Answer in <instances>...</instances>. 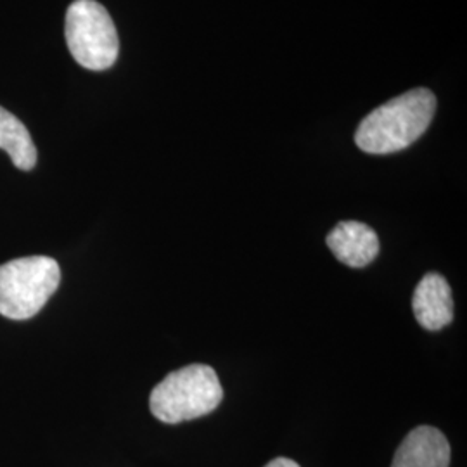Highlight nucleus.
<instances>
[{
    "label": "nucleus",
    "mask_w": 467,
    "mask_h": 467,
    "mask_svg": "<svg viewBox=\"0 0 467 467\" xmlns=\"http://www.w3.org/2000/svg\"><path fill=\"white\" fill-rule=\"evenodd\" d=\"M434 111L436 98L431 90H409L368 113L355 132V144L368 154L407 150L428 130Z\"/></svg>",
    "instance_id": "obj_1"
},
{
    "label": "nucleus",
    "mask_w": 467,
    "mask_h": 467,
    "mask_svg": "<svg viewBox=\"0 0 467 467\" xmlns=\"http://www.w3.org/2000/svg\"><path fill=\"white\" fill-rule=\"evenodd\" d=\"M222 399L223 389L215 368L192 364L170 372L161 383L154 386L150 409L158 420L179 424L212 414Z\"/></svg>",
    "instance_id": "obj_2"
},
{
    "label": "nucleus",
    "mask_w": 467,
    "mask_h": 467,
    "mask_svg": "<svg viewBox=\"0 0 467 467\" xmlns=\"http://www.w3.org/2000/svg\"><path fill=\"white\" fill-rule=\"evenodd\" d=\"M61 283L59 264L50 256H25L0 265V316L35 317Z\"/></svg>",
    "instance_id": "obj_3"
},
{
    "label": "nucleus",
    "mask_w": 467,
    "mask_h": 467,
    "mask_svg": "<svg viewBox=\"0 0 467 467\" xmlns=\"http://www.w3.org/2000/svg\"><path fill=\"white\" fill-rule=\"evenodd\" d=\"M65 35L69 54L80 67L104 71L117 63V26L99 2L75 0L67 7Z\"/></svg>",
    "instance_id": "obj_4"
},
{
    "label": "nucleus",
    "mask_w": 467,
    "mask_h": 467,
    "mask_svg": "<svg viewBox=\"0 0 467 467\" xmlns=\"http://www.w3.org/2000/svg\"><path fill=\"white\" fill-rule=\"evenodd\" d=\"M326 243L334 256L351 268L368 267L379 254V237L376 231L355 220L339 222L327 234Z\"/></svg>",
    "instance_id": "obj_5"
},
{
    "label": "nucleus",
    "mask_w": 467,
    "mask_h": 467,
    "mask_svg": "<svg viewBox=\"0 0 467 467\" xmlns=\"http://www.w3.org/2000/svg\"><path fill=\"white\" fill-rule=\"evenodd\" d=\"M451 445L445 434L431 426H419L405 436L391 467H449Z\"/></svg>",
    "instance_id": "obj_6"
},
{
    "label": "nucleus",
    "mask_w": 467,
    "mask_h": 467,
    "mask_svg": "<svg viewBox=\"0 0 467 467\" xmlns=\"http://www.w3.org/2000/svg\"><path fill=\"white\" fill-rule=\"evenodd\" d=\"M414 316L428 331H440L453 318V300L447 279L436 272L426 274L412 298Z\"/></svg>",
    "instance_id": "obj_7"
},
{
    "label": "nucleus",
    "mask_w": 467,
    "mask_h": 467,
    "mask_svg": "<svg viewBox=\"0 0 467 467\" xmlns=\"http://www.w3.org/2000/svg\"><path fill=\"white\" fill-rule=\"evenodd\" d=\"M0 150H5L15 167L30 171L36 165V148L28 129L19 118L0 106Z\"/></svg>",
    "instance_id": "obj_8"
},
{
    "label": "nucleus",
    "mask_w": 467,
    "mask_h": 467,
    "mask_svg": "<svg viewBox=\"0 0 467 467\" xmlns=\"http://www.w3.org/2000/svg\"><path fill=\"white\" fill-rule=\"evenodd\" d=\"M265 467H301L298 462H295V461H291V459H285V457H277V459H274L272 462H268Z\"/></svg>",
    "instance_id": "obj_9"
}]
</instances>
